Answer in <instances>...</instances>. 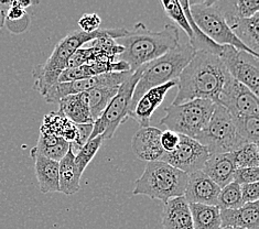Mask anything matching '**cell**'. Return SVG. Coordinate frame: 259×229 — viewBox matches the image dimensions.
<instances>
[{
	"label": "cell",
	"instance_id": "6da1fadb",
	"mask_svg": "<svg viewBox=\"0 0 259 229\" xmlns=\"http://www.w3.org/2000/svg\"><path fill=\"white\" fill-rule=\"evenodd\" d=\"M228 77L230 74L218 55L197 51L178 77V93L171 105L193 100H208L217 104Z\"/></svg>",
	"mask_w": 259,
	"mask_h": 229
},
{
	"label": "cell",
	"instance_id": "7a4b0ae2",
	"mask_svg": "<svg viewBox=\"0 0 259 229\" xmlns=\"http://www.w3.org/2000/svg\"><path fill=\"white\" fill-rule=\"evenodd\" d=\"M116 42L124 48V52L116 60L125 62L131 72L135 73L143 65L174 50L180 44V35L179 29L174 24H165L161 31L153 32L145 23L138 22Z\"/></svg>",
	"mask_w": 259,
	"mask_h": 229
},
{
	"label": "cell",
	"instance_id": "3957f363",
	"mask_svg": "<svg viewBox=\"0 0 259 229\" xmlns=\"http://www.w3.org/2000/svg\"><path fill=\"white\" fill-rule=\"evenodd\" d=\"M128 31L126 28L118 29H98L92 33H85L81 30H74L55 45L52 54L45 64L34 67L32 76L34 78L33 88L42 96L50 89L53 85L59 83V77L67 66L72 54L81 49L85 43L92 42L102 36H110L115 40L125 36Z\"/></svg>",
	"mask_w": 259,
	"mask_h": 229
},
{
	"label": "cell",
	"instance_id": "277c9868",
	"mask_svg": "<svg viewBox=\"0 0 259 229\" xmlns=\"http://www.w3.org/2000/svg\"><path fill=\"white\" fill-rule=\"evenodd\" d=\"M195 51L193 48L189 43H183L162 55L161 58L141 66L143 72L134 89L129 113L146 91L172 80H178V77L192 60Z\"/></svg>",
	"mask_w": 259,
	"mask_h": 229
},
{
	"label": "cell",
	"instance_id": "5b68a950",
	"mask_svg": "<svg viewBox=\"0 0 259 229\" xmlns=\"http://www.w3.org/2000/svg\"><path fill=\"white\" fill-rule=\"evenodd\" d=\"M188 174L162 161L148 162L143 174L135 182L134 195H146L166 203L184 195Z\"/></svg>",
	"mask_w": 259,
	"mask_h": 229
},
{
	"label": "cell",
	"instance_id": "8992f818",
	"mask_svg": "<svg viewBox=\"0 0 259 229\" xmlns=\"http://www.w3.org/2000/svg\"><path fill=\"white\" fill-rule=\"evenodd\" d=\"M215 103L208 100H193L165 107V116L160 123L166 130L195 139L211 119Z\"/></svg>",
	"mask_w": 259,
	"mask_h": 229
},
{
	"label": "cell",
	"instance_id": "52a82bcc",
	"mask_svg": "<svg viewBox=\"0 0 259 229\" xmlns=\"http://www.w3.org/2000/svg\"><path fill=\"white\" fill-rule=\"evenodd\" d=\"M189 4L193 21L208 39H211L219 45H230L238 51L245 52L255 59H258V54L246 47L233 33L223 14L218 7L217 2L206 0V2L201 3L189 2Z\"/></svg>",
	"mask_w": 259,
	"mask_h": 229
},
{
	"label": "cell",
	"instance_id": "ba28073f",
	"mask_svg": "<svg viewBox=\"0 0 259 229\" xmlns=\"http://www.w3.org/2000/svg\"><path fill=\"white\" fill-rule=\"evenodd\" d=\"M195 140L206 148L209 156L231 153L245 145L238 133L234 117L219 104H215L211 119Z\"/></svg>",
	"mask_w": 259,
	"mask_h": 229
},
{
	"label": "cell",
	"instance_id": "9c48e42d",
	"mask_svg": "<svg viewBox=\"0 0 259 229\" xmlns=\"http://www.w3.org/2000/svg\"><path fill=\"white\" fill-rule=\"evenodd\" d=\"M141 72L143 69L140 67L119 86L118 91L110 101L102 116L94 121L90 140L96 138L97 135H102L104 140L112 139L117 128L128 119L134 89L140 78Z\"/></svg>",
	"mask_w": 259,
	"mask_h": 229
},
{
	"label": "cell",
	"instance_id": "30bf717a",
	"mask_svg": "<svg viewBox=\"0 0 259 229\" xmlns=\"http://www.w3.org/2000/svg\"><path fill=\"white\" fill-rule=\"evenodd\" d=\"M132 74V72L106 73L94 77L74 80V82L57 83L46 93L43 98L47 103L53 104L59 103L66 96L82 94V93H86L94 88L120 86Z\"/></svg>",
	"mask_w": 259,
	"mask_h": 229
},
{
	"label": "cell",
	"instance_id": "8fae6325",
	"mask_svg": "<svg viewBox=\"0 0 259 229\" xmlns=\"http://www.w3.org/2000/svg\"><path fill=\"white\" fill-rule=\"evenodd\" d=\"M208 157L207 149L200 142L179 134V144L176 149L171 152H164L159 161L168 163L189 175L196 171H202Z\"/></svg>",
	"mask_w": 259,
	"mask_h": 229
},
{
	"label": "cell",
	"instance_id": "7c38bea8",
	"mask_svg": "<svg viewBox=\"0 0 259 229\" xmlns=\"http://www.w3.org/2000/svg\"><path fill=\"white\" fill-rule=\"evenodd\" d=\"M217 104L233 117H259L258 96L231 75L226 79Z\"/></svg>",
	"mask_w": 259,
	"mask_h": 229
},
{
	"label": "cell",
	"instance_id": "4fadbf2b",
	"mask_svg": "<svg viewBox=\"0 0 259 229\" xmlns=\"http://www.w3.org/2000/svg\"><path fill=\"white\" fill-rule=\"evenodd\" d=\"M247 54L236 50L235 48L224 45V50L220 55L228 74L237 82L245 85L256 96L259 93V70L257 63H251L245 60L244 55Z\"/></svg>",
	"mask_w": 259,
	"mask_h": 229
},
{
	"label": "cell",
	"instance_id": "5bb4252c",
	"mask_svg": "<svg viewBox=\"0 0 259 229\" xmlns=\"http://www.w3.org/2000/svg\"><path fill=\"white\" fill-rule=\"evenodd\" d=\"M221 189L203 171H196L188 175L184 190V199L189 204L218 205Z\"/></svg>",
	"mask_w": 259,
	"mask_h": 229
},
{
	"label": "cell",
	"instance_id": "9a60e30c",
	"mask_svg": "<svg viewBox=\"0 0 259 229\" xmlns=\"http://www.w3.org/2000/svg\"><path fill=\"white\" fill-rule=\"evenodd\" d=\"M177 84L178 80H172V82L146 91L143 97L135 105L134 109L128 114V118L131 117V118L135 119L141 128L149 127L151 116L164 101L166 93L176 87Z\"/></svg>",
	"mask_w": 259,
	"mask_h": 229
},
{
	"label": "cell",
	"instance_id": "2e32d148",
	"mask_svg": "<svg viewBox=\"0 0 259 229\" xmlns=\"http://www.w3.org/2000/svg\"><path fill=\"white\" fill-rule=\"evenodd\" d=\"M161 132V130L156 127L140 128L132 140V148L136 156L147 162L159 161L164 153L160 144Z\"/></svg>",
	"mask_w": 259,
	"mask_h": 229
},
{
	"label": "cell",
	"instance_id": "e0dca14e",
	"mask_svg": "<svg viewBox=\"0 0 259 229\" xmlns=\"http://www.w3.org/2000/svg\"><path fill=\"white\" fill-rule=\"evenodd\" d=\"M163 229H194L189 203L184 196L169 200L161 214Z\"/></svg>",
	"mask_w": 259,
	"mask_h": 229
},
{
	"label": "cell",
	"instance_id": "ac0fdd59",
	"mask_svg": "<svg viewBox=\"0 0 259 229\" xmlns=\"http://www.w3.org/2000/svg\"><path fill=\"white\" fill-rule=\"evenodd\" d=\"M235 170L236 166L234 163L232 153L211 154L202 169L220 189H223L227 184L233 182Z\"/></svg>",
	"mask_w": 259,
	"mask_h": 229
},
{
	"label": "cell",
	"instance_id": "d6986e66",
	"mask_svg": "<svg viewBox=\"0 0 259 229\" xmlns=\"http://www.w3.org/2000/svg\"><path fill=\"white\" fill-rule=\"evenodd\" d=\"M221 227L259 229V202L247 203L237 209H221Z\"/></svg>",
	"mask_w": 259,
	"mask_h": 229
},
{
	"label": "cell",
	"instance_id": "ffe728a7",
	"mask_svg": "<svg viewBox=\"0 0 259 229\" xmlns=\"http://www.w3.org/2000/svg\"><path fill=\"white\" fill-rule=\"evenodd\" d=\"M59 114L75 125L94 123L89 108V100L85 93L70 95L62 98L59 103Z\"/></svg>",
	"mask_w": 259,
	"mask_h": 229
},
{
	"label": "cell",
	"instance_id": "44dd1931",
	"mask_svg": "<svg viewBox=\"0 0 259 229\" xmlns=\"http://www.w3.org/2000/svg\"><path fill=\"white\" fill-rule=\"evenodd\" d=\"M34 160V172L43 194L57 193L59 190V162L39 154H30Z\"/></svg>",
	"mask_w": 259,
	"mask_h": 229
},
{
	"label": "cell",
	"instance_id": "7402d4cb",
	"mask_svg": "<svg viewBox=\"0 0 259 229\" xmlns=\"http://www.w3.org/2000/svg\"><path fill=\"white\" fill-rule=\"evenodd\" d=\"M73 151H67L65 157L59 162V190L60 193L73 195L81 189V172L74 161Z\"/></svg>",
	"mask_w": 259,
	"mask_h": 229
},
{
	"label": "cell",
	"instance_id": "603a6c76",
	"mask_svg": "<svg viewBox=\"0 0 259 229\" xmlns=\"http://www.w3.org/2000/svg\"><path fill=\"white\" fill-rule=\"evenodd\" d=\"M228 27L238 40L249 48L251 51L258 54L259 50V14H256L247 19H230L226 20Z\"/></svg>",
	"mask_w": 259,
	"mask_h": 229
},
{
	"label": "cell",
	"instance_id": "cb8c5ba5",
	"mask_svg": "<svg viewBox=\"0 0 259 229\" xmlns=\"http://www.w3.org/2000/svg\"><path fill=\"white\" fill-rule=\"evenodd\" d=\"M69 150L70 144L63 138L53 134L40 133L38 145L32 148L30 154H39V156L60 162Z\"/></svg>",
	"mask_w": 259,
	"mask_h": 229
},
{
	"label": "cell",
	"instance_id": "d4e9b609",
	"mask_svg": "<svg viewBox=\"0 0 259 229\" xmlns=\"http://www.w3.org/2000/svg\"><path fill=\"white\" fill-rule=\"evenodd\" d=\"M194 229H220L221 209L218 206L189 204Z\"/></svg>",
	"mask_w": 259,
	"mask_h": 229
},
{
	"label": "cell",
	"instance_id": "484cf974",
	"mask_svg": "<svg viewBox=\"0 0 259 229\" xmlns=\"http://www.w3.org/2000/svg\"><path fill=\"white\" fill-rule=\"evenodd\" d=\"M218 7L223 14L225 20L247 19L259 14L258 0H231V2H217Z\"/></svg>",
	"mask_w": 259,
	"mask_h": 229
},
{
	"label": "cell",
	"instance_id": "4316f807",
	"mask_svg": "<svg viewBox=\"0 0 259 229\" xmlns=\"http://www.w3.org/2000/svg\"><path fill=\"white\" fill-rule=\"evenodd\" d=\"M118 88L119 86H113V87H98L85 93L89 100V108L93 121H96L102 116L110 101H112L117 94Z\"/></svg>",
	"mask_w": 259,
	"mask_h": 229
},
{
	"label": "cell",
	"instance_id": "83f0119b",
	"mask_svg": "<svg viewBox=\"0 0 259 229\" xmlns=\"http://www.w3.org/2000/svg\"><path fill=\"white\" fill-rule=\"evenodd\" d=\"M236 169L240 168H258L259 149L258 145L245 144L236 151L231 152Z\"/></svg>",
	"mask_w": 259,
	"mask_h": 229
},
{
	"label": "cell",
	"instance_id": "f1b7e54d",
	"mask_svg": "<svg viewBox=\"0 0 259 229\" xmlns=\"http://www.w3.org/2000/svg\"><path fill=\"white\" fill-rule=\"evenodd\" d=\"M240 138L245 144L258 145L259 117H234Z\"/></svg>",
	"mask_w": 259,
	"mask_h": 229
},
{
	"label": "cell",
	"instance_id": "f546056e",
	"mask_svg": "<svg viewBox=\"0 0 259 229\" xmlns=\"http://www.w3.org/2000/svg\"><path fill=\"white\" fill-rule=\"evenodd\" d=\"M243 205L240 185L232 182L227 184L225 188L221 189L217 205L220 209H237Z\"/></svg>",
	"mask_w": 259,
	"mask_h": 229
},
{
	"label": "cell",
	"instance_id": "4dcf8cb0",
	"mask_svg": "<svg viewBox=\"0 0 259 229\" xmlns=\"http://www.w3.org/2000/svg\"><path fill=\"white\" fill-rule=\"evenodd\" d=\"M160 5L163 8L165 15L174 21L178 27H180L184 32L187 33L189 41L193 38L192 29L190 27V23L187 19V16L184 14L180 3L177 0H171V2H160Z\"/></svg>",
	"mask_w": 259,
	"mask_h": 229
},
{
	"label": "cell",
	"instance_id": "1f68e13d",
	"mask_svg": "<svg viewBox=\"0 0 259 229\" xmlns=\"http://www.w3.org/2000/svg\"><path fill=\"white\" fill-rule=\"evenodd\" d=\"M103 141L104 139L102 135H97L96 138L86 142V144L81 148V150L75 154L74 161H75V164L77 166L78 171L81 172V174H83L91 161L93 160L94 157L96 156V153L98 152L101 146L103 145Z\"/></svg>",
	"mask_w": 259,
	"mask_h": 229
},
{
	"label": "cell",
	"instance_id": "d6a6232c",
	"mask_svg": "<svg viewBox=\"0 0 259 229\" xmlns=\"http://www.w3.org/2000/svg\"><path fill=\"white\" fill-rule=\"evenodd\" d=\"M98 73L95 69L93 63L84 64L78 67H73V69H65L59 77V83H67L74 82V80L85 79L90 77L97 76Z\"/></svg>",
	"mask_w": 259,
	"mask_h": 229
},
{
	"label": "cell",
	"instance_id": "836d02e7",
	"mask_svg": "<svg viewBox=\"0 0 259 229\" xmlns=\"http://www.w3.org/2000/svg\"><path fill=\"white\" fill-rule=\"evenodd\" d=\"M90 43L92 47L96 48L97 50H100L103 54L106 55L107 58L113 60H116L122 52H124V48L119 45L118 43L116 42V40L110 38V36H102V38L95 39Z\"/></svg>",
	"mask_w": 259,
	"mask_h": 229
},
{
	"label": "cell",
	"instance_id": "e575fe53",
	"mask_svg": "<svg viewBox=\"0 0 259 229\" xmlns=\"http://www.w3.org/2000/svg\"><path fill=\"white\" fill-rule=\"evenodd\" d=\"M95 50L93 47L86 48V49H78L72 54L69 62H67L66 69H73V67H78L84 64H89L94 59Z\"/></svg>",
	"mask_w": 259,
	"mask_h": 229
},
{
	"label": "cell",
	"instance_id": "d590c367",
	"mask_svg": "<svg viewBox=\"0 0 259 229\" xmlns=\"http://www.w3.org/2000/svg\"><path fill=\"white\" fill-rule=\"evenodd\" d=\"M233 182L238 185L259 182V168L236 169L233 175Z\"/></svg>",
	"mask_w": 259,
	"mask_h": 229
},
{
	"label": "cell",
	"instance_id": "8d00e7d4",
	"mask_svg": "<svg viewBox=\"0 0 259 229\" xmlns=\"http://www.w3.org/2000/svg\"><path fill=\"white\" fill-rule=\"evenodd\" d=\"M102 20L98 15L96 14H85L78 20V27L81 28V31L85 33H92L94 31L101 29Z\"/></svg>",
	"mask_w": 259,
	"mask_h": 229
},
{
	"label": "cell",
	"instance_id": "74e56055",
	"mask_svg": "<svg viewBox=\"0 0 259 229\" xmlns=\"http://www.w3.org/2000/svg\"><path fill=\"white\" fill-rule=\"evenodd\" d=\"M240 194L244 204L259 201V182L240 185Z\"/></svg>",
	"mask_w": 259,
	"mask_h": 229
},
{
	"label": "cell",
	"instance_id": "f35d334b",
	"mask_svg": "<svg viewBox=\"0 0 259 229\" xmlns=\"http://www.w3.org/2000/svg\"><path fill=\"white\" fill-rule=\"evenodd\" d=\"M160 144H161L164 152L174 151L179 144V134L174 131H170V130H165V131L161 132Z\"/></svg>",
	"mask_w": 259,
	"mask_h": 229
},
{
	"label": "cell",
	"instance_id": "ab89813d",
	"mask_svg": "<svg viewBox=\"0 0 259 229\" xmlns=\"http://www.w3.org/2000/svg\"><path fill=\"white\" fill-rule=\"evenodd\" d=\"M5 19H6V15L5 12H3L2 10H0V29H2L4 27L5 24Z\"/></svg>",
	"mask_w": 259,
	"mask_h": 229
},
{
	"label": "cell",
	"instance_id": "60d3db41",
	"mask_svg": "<svg viewBox=\"0 0 259 229\" xmlns=\"http://www.w3.org/2000/svg\"><path fill=\"white\" fill-rule=\"evenodd\" d=\"M220 229H243V228H237V227H232V226H225V227H221Z\"/></svg>",
	"mask_w": 259,
	"mask_h": 229
}]
</instances>
